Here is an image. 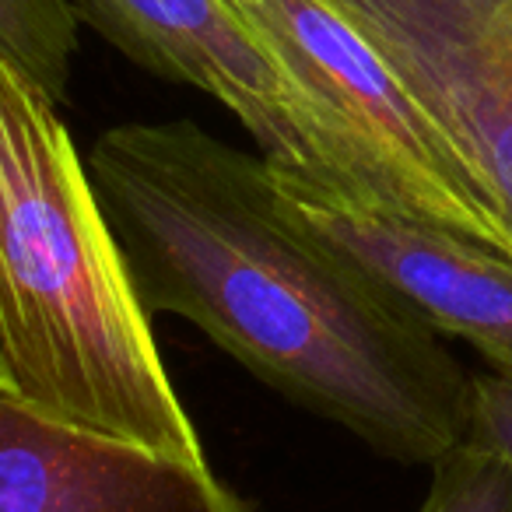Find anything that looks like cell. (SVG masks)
<instances>
[{
    "instance_id": "obj_9",
    "label": "cell",
    "mask_w": 512,
    "mask_h": 512,
    "mask_svg": "<svg viewBox=\"0 0 512 512\" xmlns=\"http://www.w3.org/2000/svg\"><path fill=\"white\" fill-rule=\"evenodd\" d=\"M432 467L418 512H512V467L495 449L467 439Z\"/></svg>"
},
{
    "instance_id": "obj_10",
    "label": "cell",
    "mask_w": 512,
    "mask_h": 512,
    "mask_svg": "<svg viewBox=\"0 0 512 512\" xmlns=\"http://www.w3.org/2000/svg\"><path fill=\"white\" fill-rule=\"evenodd\" d=\"M467 439L495 449L512 467V376L481 372L470 379V435Z\"/></svg>"
},
{
    "instance_id": "obj_2",
    "label": "cell",
    "mask_w": 512,
    "mask_h": 512,
    "mask_svg": "<svg viewBox=\"0 0 512 512\" xmlns=\"http://www.w3.org/2000/svg\"><path fill=\"white\" fill-rule=\"evenodd\" d=\"M0 351L18 397L39 411L204 460L57 99L4 46Z\"/></svg>"
},
{
    "instance_id": "obj_4",
    "label": "cell",
    "mask_w": 512,
    "mask_h": 512,
    "mask_svg": "<svg viewBox=\"0 0 512 512\" xmlns=\"http://www.w3.org/2000/svg\"><path fill=\"white\" fill-rule=\"evenodd\" d=\"M390 60L512 225V11L505 0H334Z\"/></svg>"
},
{
    "instance_id": "obj_8",
    "label": "cell",
    "mask_w": 512,
    "mask_h": 512,
    "mask_svg": "<svg viewBox=\"0 0 512 512\" xmlns=\"http://www.w3.org/2000/svg\"><path fill=\"white\" fill-rule=\"evenodd\" d=\"M0 46L53 99H64L78 53V18L67 0H0Z\"/></svg>"
},
{
    "instance_id": "obj_12",
    "label": "cell",
    "mask_w": 512,
    "mask_h": 512,
    "mask_svg": "<svg viewBox=\"0 0 512 512\" xmlns=\"http://www.w3.org/2000/svg\"><path fill=\"white\" fill-rule=\"evenodd\" d=\"M505 4H509V11H512V0H505Z\"/></svg>"
},
{
    "instance_id": "obj_6",
    "label": "cell",
    "mask_w": 512,
    "mask_h": 512,
    "mask_svg": "<svg viewBox=\"0 0 512 512\" xmlns=\"http://www.w3.org/2000/svg\"><path fill=\"white\" fill-rule=\"evenodd\" d=\"M278 179L285 211L383 285L418 320L477 348L512 376V256L449 228L316 193Z\"/></svg>"
},
{
    "instance_id": "obj_3",
    "label": "cell",
    "mask_w": 512,
    "mask_h": 512,
    "mask_svg": "<svg viewBox=\"0 0 512 512\" xmlns=\"http://www.w3.org/2000/svg\"><path fill=\"white\" fill-rule=\"evenodd\" d=\"M281 71L327 197L449 228L512 256V225L390 60L334 0H228Z\"/></svg>"
},
{
    "instance_id": "obj_1",
    "label": "cell",
    "mask_w": 512,
    "mask_h": 512,
    "mask_svg": "<svg viewBox=\"0 0 512 512\" xmlns=\"http://www.w3.org/2000/svg\"><path fill=\"white\" fill-rule=\"evenodd\" d=\"M88 176L144 313L197 323L253 376L400 463L470 435V379L439 330L281 204L274 169L193 120L120 123Z\"/></svg>"
},
{
    "instance_id": "obj_5",
    "label": "cell",
    "mask_w": 512,
    "mask_h": 512,
    "mask_svg": "<svg viewBox=\"0 0 512 512\" xmlns=\"http://www.w3.org/2000/svg\"><path fill=\"white\" fill-rule=\"evenodd\" d=\"M78 22L158 78L207 92L249 130L281 179L330 193L313 137L246 22L228 0H67Z\"/></svg>"
},
{
    "instance_id": "obj_7",
    "label": "cell",
    "mask_w": 512,
    "mask_h": 512,
    "mask_svg": "<svg viewBox=\"0 0 512 512\" xmlns=\"http://www.w3.org/2000/svg\"><path fill=\"white\" fill-rule=\"evenodd\" d=\"M0 512H256L204 460L130 446L0 390Z\"/></svg>"
},
{
    "instance_id": "obj_11",
    "label": "cell",
    "mask_w": 512,
    "mask_h": 512,
    "mask_svg": "<svg viewBox=\"0 0 512 512\" xmlns=\"http://www.w3.org/2000/svg\"><path fill=\"white\" fill-rule=\"evenodd\" d=\"M0 390H11V393H18V390H15V379H11L8 362H4V351H0Z\"/></svg>"
}]
</instances>
